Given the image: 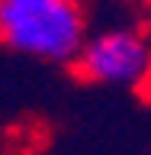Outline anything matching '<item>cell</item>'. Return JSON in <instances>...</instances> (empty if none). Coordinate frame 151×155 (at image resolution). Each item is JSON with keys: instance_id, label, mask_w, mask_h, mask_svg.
Returning a JSON list of instances; mask_svg holds the SVG:
<instances>
[{"instance_id": "obj_1", "label": "cell", "mask_w": 151, "mask_h": 155, "mask_svg": "<svg viewBox=\"0 0 151 155\" xmlns=\"http://www.w3.org/2000/svg\"><path fill=\"white\" fill-rule=\"evenodd\" d=\"M87 13L74 0H0V45L71 65L87 42Z\"/></svg>"}, {"instance_id": "obj_2", "label": "cell", "mask_w": 151, "mask_h": 155, "mask_svg": "<svg viewBox=\"0 0 151 155\" xmlns=\"http://www.w3.org/2000/svg\"><path fill=\"white\" fill-rule=\"evenodd\" d=\"M77 78L113 87H148L151 36L132 26H113L87 36L80 55L71 61Z\"/></svg>"}]
</instances>
